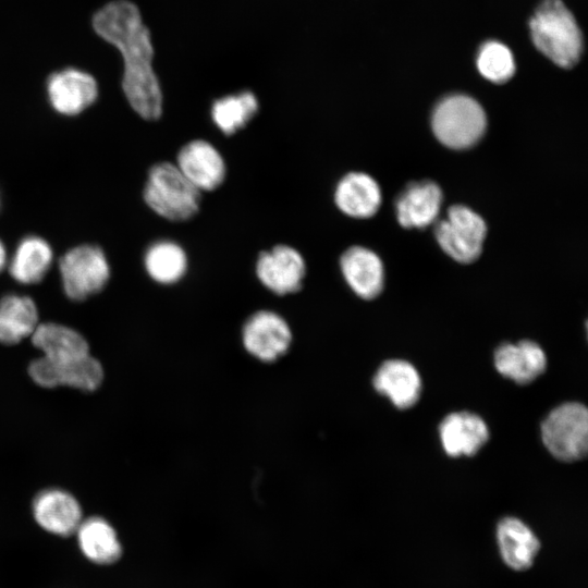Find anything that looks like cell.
<instances>
[{"mask_svg":"<svg viewBox=\"0 0 588 588\" xmlns=\"http://www.w3.org/2000/svg\"><path fill=\"white\" fill-rule=\"evenodd\" d=\"M96 33L121 52L124 62L122 88L136 113L157 120L162 113V93L151 62L150 33L137 7L126 0L106 4L93 19Z\"/></svg>","mask_w":588,"mask_h":588,"instance_id":"6da1fadb","label":"cell"},{"mask_svg":"<svg viewBox=\"0 0 588 588\" xmlns=\"http://www.w3.org/2000/svg\"><path fill=\"white\" fill-rule=\"evenodd\" d=\"M537 49L561 68L575 65L583 51L581 32L561 0H543L529 21Z\"/></svg>","mask_w":588,"mask_h":588,"instance_id":"7a4b0ae2","label":"cell"},{"mask_svg":"<svg viewBox=\"0 0 588 588\" xmlns=\"http://www.w3.org/2000/svg\"><path fill=\"white\" fill-rule=\"evenodd\" d=\"M144 199L160 217L182 222L199 211L201 192L170 162L154 164L144 187Z\"/></svg>","mask_w":588,"mask_h":588,"instance_id":"3957f363","label":"cell"},{"mask_svg":"<svg viewBox=\"0 0 588 588\" xmlns=\"http://www.w3.org/2000/svg\"><path fill=\"white\" fill-rule=\"evenodd\" d=\"M431 125L441 144L453 149H466L485 134L487 118L482 107L471 97L452 95L436 106Z\"/></svg>","mask_w":588,"mask_h":588,"instance_id":"277c9868","label":"cell"},{"mask_svg":"<svg viewBox=\"0 0 588 588\" xmlns=\"http://www.w3.org/2000/svg\"><path fill=\"white\" fill-rule=\"evenodd\" d=\"M541 438L548 451L558 460L574 462L588 449V412L577 402L561 404L541 424Z\"/></svg>","mask_w":588,"mask_h":588,"instance_id":"5b68a950","label":"cell"},{"mask_svg":"<svg viewBox=\"0 0 588 588\" xmlns=\"http://www.w3.org/2000/svg\"><path fill=\"white\" fill-rule=\"evenodd\" d=\"M486 234L485 220L463 205L451 206L446 218L439 221L434 228V235L442 250L462 264L473 262L480 256Z\"/></svg>","mask_w":588,"mask_h":588,"instance_id":"8992f818","label":"cell"},{"mask_svg":"<svg viewBox=\"0 0 588 588\" xmlns=\"http://www.w3.org/2000/svg\"><path fill=\"white\" fill-rule=\"evenodd\" d=\"M63 290L73 301H84L100 292L110 277L102 249L96 245H79L66 252L59 261Z\"/></svg>","mask_w":588,"mask_h":588,"instance_id":"52a82bcc","label":"cell"},{"mask_svg":"<svg viewBox=\"0 0 588 588\" xmlns=\"http://www.w3.org/2000/svg\"><path fill=\"white\" fill-rule=\"evenodd\" d=\"M241 339L244 350L252 357L261 363H273L289 352L293 332L281 315L262 309L246 319Z\"/></svg>","mask_w":588,"mask_h":588,"instance_id":"ba28073f","label":"cell"},{"mask_svg":"<svg viewBox=\"0 0 588 588\" xmlns=\"http://www.w3.org/2000/svg\"><path fill=\"white\" fill-rule=\"evenodd\" d=\"M306 264L292 246L280 244L261 252L256 261V275L261 284L277 295H287L303 287Z\"/></svg>","mask_w":588,"mask_h":588,"instance_id":"9c48e42d","label":"cell"},{"mask_svg":"<svg viewBox=\"0 0 588 588\" xmlns=\"http://www.w3.org/2000/svg\"><path fill=\"white\" fill-rule=\"evenodd\" d=\"M28 372L40 387L68 385L83 391L96 390L103 378L100 363L90 355L64 363H54L42 356L30 363Z\"/></svg>","mask_w":588,"mask_h":588,"instance_id":"30bf717a","label":"cell"},{"mask_svg":"<svg viewBox=\"0 0 588 588\" xmlns=\"http://www.w3.org/2000/svg\"><path fill=\"white\" fill-rule=\"evenodd\" d=\"M175 166L200 192L217 189L226 175L222 155L205 139H193L185 144L177 154Z\"/></svg>","mask_w":588,"mask_h":588,"instance_id":"8fae6325","label":"cell"},{"mask_svg":"<svg viewBox=\"0 0 588 588\" xmlns=\"http://www.w3.org/2000/svg\"><path fill=\"white\" fill-rule=\"evenodd\" d=\"M47 90L53 109L65 115L81 113L94 103L98 96L95 78L76 69L52 74L48 79Z\"/></svg>","mask_w":588,"mask_h":588,"instance_id":"7c38bea8","label":"cell"},{"mask_svg":"<svg viewBox=\"0 0 588 588\" xmlns=\"http://www.w3.org/2000/svg\"><path fill=\"white\" fill-rule=\"evenodd\" d=\"M33 514L42 529L61 537L75 534L83 520L77 500L60 489H48L37 494L33 502Z\"/></svg>","mask_w":588,"mask_h":588,"instance_id":"4fadbf2b","label":"cell"},{"mask_svg":"<svg viewBox=\"0 0 588 588\" xmlns=\"http://www.w3.org/2000/svg\"><path fill=\"white\" fill-rule=\"evenodd\" d=\"M340 269L351 290L360 298L377 297L384 282L379 256L364 246H351L340 258Z\"/></svg>","mask_w":588,"mask_h":588,"instance_id":"5bb4252c","label":"cell"},{"mask_svg":"<svg viewBox=\"0 0 588 588\" xmlns=\"http://www.w3.org/2000/svg\"><path fill=\"white\" fill-rule=\"evenodd\" d=\"M442 199L441 188L434 182L411 183L395 201L399 223L408 229L429 226L439 216Z\"/></svg>","mask_w":588,"mask_h":588,"instance_id":"9a60e30c","label":"cell"},{"mask_svg":"<svg viewBox=\"0 0 588 588\" xmlns=\"http://www.w3.org/2000/svg\"><path fill=\"white\" fill-rule=\"evenodd\" d=\"M377 181L364 172H350L341 177L334 189V203L344 215L366 219L375 216L381 205Z\"/></svg>","mask_w":588,"mask_h":588,"instance_id":"2e32d148","label":"cell"},{"mask_svg":"<svg viewBox=\"0 0 588 588\" xmlns=\"http://www.w3.org/2000/svg\"><path fill=\"white\" fill-rule=\"evenodd\" d=\"M439 431L445 453L454 457L476 454L489 438L483 419L468 412L449 414L441 421Z\"/></svg>","mask_w":588,"mask_h":588,"instance_id":"e0dca14e","label":"cell"},{"mask_svg":"<svg viewBox=\"0 0 588 588\" xmlns=\"http://www.w3.org/2000/svg\"><path fill=\"white\" fill-rule=\"evenodd\" d=\"M377 392L388 396L399 408L412 407L421 393V379L416 368L403 359L384 362L372 379Z\"/></svg>","mask_w":588,"mask_h":588,"instance_id":"ac0fdd59","label":"cell"},{"mask_svg":"<svg viewBox=\"0 0 588 588\" xmlns=\"http://www.w3.org/2000/svg\"><path fill=\"white\" fill-rule=\"evenodd\" d=\"M494 365L502 376L526 384L546 370L547 357L536 342L524 340L500 345L494 352Z\"/></svg>","mask_w":588,"mask_h":588,"instance_id":"d6986e66","label":"cell"},{"mask_svg":"<svg viewBox=\"0 0 588 588\" xmlns=\"http://www.w3.org/2000/svg\"><path fill=\"white\" fill-rule=\"evenodd\" d=\"M497 542L503 562L514 571L529 568L540 550L535 532L523 520L512 516L498 523Z\"/></svg>","mask_w":588,"mask_h":588,"instance_id":"ffe728a7","label":"cell"},{"mask_svg":"<svg viewBox=\"0 0 588 588\" xmlns=\"http://www.w3.org/2000/svg\"><path fill=\"white\" fill-rule=\"evenodd\" d=\"M33 344L44 357L54 363L75 360L89 355L86 340L77 331L53 322L38 323L32 333Z\"/></svg>","mask_w":588,"mask_h":588,"instance_id":"44dd1931","label":"cell"},{"mask_svg":"<svg viewBox=\"0 0 588 588\" xmlns=\"http://www.w3.org/2000/svg\"><path fill=\"white\" fill-rule=\"evenodd\" d=\"M78 547L84 556L98 565H110L122 555V546L114 528L101 517L81 522L76 531Z\"/></svg>","mask_w":588,"mask_h":588,"instance_id":"7402d4cb","label":"cell"},{"mask_svg":"<svg viewBox=\"0 0 588 588\" xmlns=\"http://www.w3.org/2000/svg\"><path fill=\"white\" fill-rule=\"evenodd\" d=\"M38 324L35 303L28 296L9 294L0 299V342L16 344L32 335Z\"/></svg>","mask_w":588,"mask_h":588,"instance_id":"603a6c76","label":"cell"},{"mask_svg":"<svg viewBox=\"0 0 588 588\" xmlns=\"http://www.w3.org/2000/svg\"><path fill=\"white\" fill-rule=\"evenodd\" d=\"M52 262L50 245L39 236H27L19 244L9 266L10 274L20 283L40 282Z\"/></svg>","mask_w":588,"mask_h":588,"instance_id":"cb8c5ba5","label":"cell"},{"mask_svg":"<svg viewBox=\"0 0 588 588\" xmlns=\"http://www.w3.org/2000/svg\"><path fill=\"white\" fill-rule=\"evenodd\" d=\"M144 264L149 277L160 284L179 282L187 271V256L181 245L160 240L146 250Z\"/></svg>","mask_w":588,"mask_h":588,"instance_id":"d4e9b609","label":"cell"},{"mask_svg":"<svg viewBox=\"0 0 588 588\" xmlns=\"http://www.w3.org/2000/svg\"><path fill=\"white\" fill-rule=\"evenodd\" d=\"M258 108L256 96L245 90L217 99L210 113L216 126L230 136L245 127L256 115Z\"/></svg>","mask_w":588,"mask_h":588,"instance_id":"484cf974","label":"cell"},{"mask_svg":"<svg viewBox=\"0 0 588 588\" xmlns=\"http://www.w3.org/2000/svg\"><path fill=\"white\" fill-rule=\"evenodd\" d=\"M477 68L485 78L501 84L513 76L515 62L506 46L498 41H488L479 50Z\"/></svg>","mask_w":588,"mask_h":588,"instance_id":"4316f807","label":"cell"},{"mask_svg":"<svg viewBox=\"0 0 588 588\" xmlns=\"http://www.w3.org/2000/svg\"><path fill=\"white\" fill-rule=\"evenodd\" d=\"M7 264V252L3 243L0 241V272L3 270Z\"/></svg>","mask_w":588,"mask_h":588,"instance_id":"83f0119b","label":"cell"}]
</instances>
